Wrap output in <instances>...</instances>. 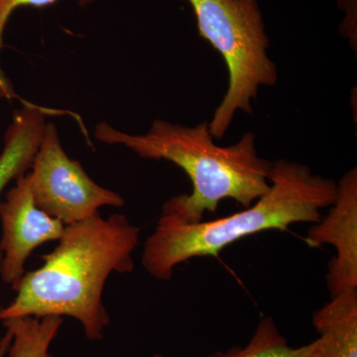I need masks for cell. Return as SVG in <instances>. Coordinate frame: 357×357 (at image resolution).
I'll return each instance as SVG.
<instances>
[{"instance_id":"7c38bea8","label":"cell","mask_w":357,"mask_h":357,"mask_svg":"<svg viewBox=\"0 0 357 357\" xmlns=\"http://www.w3.org/2000/svg\"><path fill=\"white\" fill-rule=\"evenodd\" d=\"M58 0H0V52L3 46V32L11 14L15 9L23 6L41 7L49 6ZM93 0H79V6H84L91 3ZM15 98L13 84L7 79L2 70L0 63V100H11Z\"/></svg>"},{"instance_id":"7a4b0ae2","label":"cell","mask_w":357,"mask_h":357,"mask_svg":"<svg viewBox=\"0 0 357 357\" xmlns=\"http://www.w3.org/2000/svg\"><path fill=\"white\" fill-rule=\"evenodd\" d=\"M95 135L100 142L122 145L141 158L172 162L187 174L191 194L172 197L162 206L161 215L178 222H202L204 213H215L223 199L248 208L270 188L272 162L258 155L252 132L244 134L236 144L220 146L206 121L190 128L156 119L146 133H126L102 122L96 126Z\"/></svg>"},{"instance_id":"8992f818","label":"cell","mask_w":357,"mask_h":357,"mask_svg":"<svg viewBox=\"0 0 357 357\" xmlns=\"http://www.w3.org/2000/svg\"><path fill=\"white\" fill-rule=\"evenodd\" d=\"M0 202L1 280L15 291L26 273L25 264L35 249L60 239L66 225L40 210L33 198L28 174Z\"/></svg>"},{"instance_id":"277c9868","label":"cell","mask_w":357,"mask_h":357,"mask_svg":"<svg viewBox=\"0 0 357 357\" xmlns=\"http://www.w3.org/2000/svg\"><path fill=\"white\" fill-rule=\"evenodd\" d=\"M196 16L198 31L222 55L229 86L208 123L222 139L238 112L252 114L260 86H273L276 65L268 56V39L258 0H184Z\"/></svg>"},{"instance_id":"ba28073f","label":"cell","mask_w":357,"mask_h":357,"mask_svg":"<svg viewBox=\"0 0 357 357\" xmlns=\"http://www.w3.org/2000/svg\"><path fill=\"white\" fill-rule=\"evenodd\" d=\"M46 126V112L25 102L14 114L7 128L0 154V197L9 183L22 177L31 169ZM2 253L0 249V270Z\"/></svg>"},{"instance_id":"5b68a950","label":"cell","mask_w":357,"mask_h":357,"mask_svg":"<svg viewBox=\"0 0 357 357\" xmlns=\"http://www.w3.org/2000/svg\"><path fill=\"white\" fill-rule=\"evenodd\" d=\"M31 170L28 175L35 204L65 225L88 220L103 206L126 204L121 195L98 185L79 161L68 156L54 123L45 126Z\"/></svg>"},{"instance_id":"9a60e30c","label":"cell","mask_w":357,"mask_h":357,"mask_svg":"<svg viewBox=\"0 0 357 357\" xmlns=\"http://www.w3.org/2000/svg\"><path fill=\"white\" fill-rule=\"evenodd\" d=\"M152 357H169V356H163V354H155V356H153Z\"/></svg>"},{"instance_id":"8fae6325","label":"cell","mask_w":357,"mask_h":357,"mask_svg":"<svg viewBox=\"0 0 357 357\" xmlns=\"http://www.w3.org/2000/svg\"><path fill=\"white\" fill-rule=\"evenodd\" d=\"M316 349L317 340L303 347H291L274 319L264 317L245 347H234L229 351L215 352L208 357H314Z\"/></svg>"},{"instance_id":"52a82bcc","label":"cell","mask_w":357,"mask_h":357,"mask_svg":"<svg viewBox=\"0 0 357 357\" xmlns=\"http://www.w3.org/2000/svg\"><path fill=\"white\" fill-rule=\"evenodd\" d=\"M306 243L310 248L332 245L335 256L328 263L326 283L331 298L357 288V169L337 182V197L330 211L312 223Z\"/></svg>"},{"instance_id":"3957f363","label":"cell","mask_w":357,"mask_h":357,"mask_svg":"<svg viewBox=\"0 0 357 357\" xmlns=\"http://www.w3.org/2000/svg\"><path fill=\"white\" fill-rule=\"evenodd\" d=\"M337 183L298 162H272L270 188L252 206L227 217L185 223L160 215L148 236L141 263L157 280L172 279L190 259L218 256L230 244L268 230L285 231L296 223L318 222L337 197Z\"/></svg>"},{"instance_id":"4fadbf2b","label":"cell","mask_w":357,"mask_h":357,"mask_svg":"<svg viewBox=\"0 0 357 357\" xmlns=\"http://www.w3.org/2000/svg\"><path fill=\"white\" fill-rule=\"evenodd\" d=\"M338 6L345 14L340 26V33L349 40L351 46L356 48L357 39V0H337Z\"/></svg>"},{"instance_id":"6da1fadb","label":"cell","mask_w":357,"mask_h":357,"mask_svg":"<svg viewBox=\"0 0 357 357\" xmlns=\"http://www.w3.org/2000/svg\"><path fill=\"white\" fill-rule=\"evenodd\" d=\"M139 239L140 229L119 213L66 225L57 248L43 256L41 267L26 272L13 302L0 309V321L70 317L89 340H102L110 323L102 300L105 283L110 274L133 271Z\"/></svg>"},{"instance_id":"9c48e42d","label":"cell","mask_w":357,"mask_h":357,"mask_svg":"<svg viewBox=\"0 0 357 357\" xmlns=\"http://www.w3.org/2000/svg\"><path fill=\"white\" fill-rule=\"evenodd\" d=\"M312 325L319 333L314 357H357V288L332 297Z\"/></svg>"},{"instance_id":"30bf717a","label":"cell","mask_w":357,"mask_h":357,"mask_svg":"<svg viewBox=\"0 0 357 357\" xmlns=\"http://www.w3.org/2000/svg\"><path fill=\"white\" fill-rule=\"evenodd\" d=\"M1 323L13 333L7 357H55L50 347L64 323L62 317H23Z\"/></svg>"},{"instance_id":"5bb4252c","label":"cell","mask_w":357,"mask_h":357,"mask_svg":"<svg viewBox=\"0 0 357 357\" xmlns=\"http://www.w3.org/2000/svg\"><path fill=\"white\" fill-rule=\"evenodd\" d=\"M11 340H13V333L9 328H6V333H4L3 337L0 338V357H6Z\"/></svg>"}]
</instances>
